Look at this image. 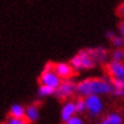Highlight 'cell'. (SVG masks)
<instances>
[{
  "label": "cell",
  "mask_w": 124,
  "mask_h": 124,
  "mask_svg": "<svg viewBox=\"0 0 124 124\" xmlns=\"http://www.w3.org/2000/svg\"><path fill=\"white\" fill-rule=\"evenodd\" d=\"M113 91L114 88L112 86L110 82L99 78H89L80 81L76 84V93L82 98L92 94H97V96L109 94L113 93Z\"/></svg>",
  "instance_id": "6da1fadb"
},
{
  "label": "cell",
  "mask_w": 124,
  "mask_h": 124,
  "mask_svg": "<svg viewBox=\"0 0 124 124\" xmlns=\"http://www.w3.org/2000/svg\"><path fill=\"white\" fill-rule=\"evenodd\" d=\"M62 79L56 74V72L51 70V71H42L39 78V83L43 84V85H48L54 89H58L59 85L62 84Z\"/></svg>",
  "instance_id": "7a4b0ae2"
},
{
  "label": "cell",
  "mask_w": 124,
  "mask_h": 124,
  "mask_svg": "<svg viewBox=\"0 0 124 124\" xmlns=\"http://www.w3.org/2000/svg\"><path fill=\"white\" fill-rule=\"evenodd\" d=\"M85 104L86 110L89 112L91 116H98L104 109V102H102L101 98L97 96V94L85 97Z\"/></svg>",
  "instance_id": "3957f363"
},
{
  "label": "cell",
  "mask_w": 124,
  "mask_h": 124,
  "mask_svg": "<svg viewBox=\"0 0 124 124\" xmlns=\"http://www.w3.org/2000/svg\"><path fill=\"white\" fill-rule=\"evenodd\" d=\"M76 92V84L73 81L70 80H64L59 88L56 90V96L57 98H68L73 96Z\"/></svg>",
  "instance_id": "277c9868"
},
{
  "label": "cell",
  "mask_w": 124,
  "mask_h": 124,
  "mask_svg": "<svg viewBox=\"0 0 124 124\" xmlns=\"http://www.w3.org/2000/svg\"><path fill=\"white\" fill-rule=\"evenodd\" d=\"M54 71L56 72V74L59 76L60 79L68 80L74 75V70L68 63H56L54 66Z\"/></svg>",
  "instance_id": "5b68a950"
},
{
  "label": "cell",
  "mask_w": 124,
  "mask_h": 124,
  "mask_svg": "<svg viewBox=\"0 0 124 124\" xmlns=\"http://www.w3.org/2000/svg\"><path fill=\"white\" fill-rule=\"evenodd\" d=\"M108 73L112 79H118L124 81V64L122 62H110L107 66Z\"/></svg>",
  "instance_id": "8992f818"
},
{
  "label": "cell",
  "mask_w": 124,
  "mask_h": 124,
  "mask_svg": "<svg viewBox=\"0 0 124 124\" xmlns=\"http://www.w3.org/2000/svg\"><path fill=\"white\" fill-rule=\"evenodd\" d=\"M76 114V108H75V101H66L62 108L60 112V118L62 121L66 123L70 118H72L73 116H75Z\"/></svg>",
  "instance_id": "52a82bcc"
},
{
  "label": "cell",
  "mask_w": 124,
  "mask_h": 124,
  "mask_svg": "<svg viewBox=\"0 0 124 124\" xmlns=\"http://www.w3.org/2000/svg\"><path fill=\"white\" fill-rule=\"evenodd\" d=\"M81 59V65H82V70H90L96 65V62L93 58L91 57V55L88 53V50H81L78 53Z\"/></svg>",
  "instance_id": "ba28073f"
},
{
  "label": "cell",
  "mask_w": 124,
  "mask_h": 124,
  "mask_svg": "<svg viewBox=\"0 0 124 124\" xmlns=\"http://www.w3.org/2000/svg\"><path fill=\"white\" fill-rule=\"evenodd\" d=\"M40 117V109L35 104L29 105L25 109V118L30 123H35Z\"/></svg>",
  "instance_id": "9c48e42d"
},
{
  "label": "cell",
  "mask_w": 124,
  "mask_h": 124,
  "mask_svg": "<svg viewBox=\"0 0 124 124\" xmlns=\"http://www.w3.org/2000/svg\"><path fill=\"white\" fill-rule=\"evenodd\" d=\"M88 53L91 55V57L93 58L94 62H105L107 58V51L105 50V48L102 47H97L93 49H88Z\"/></svg>",
  "instance_id": "30bf717a"
},
{
  "label": "cell",
  "mask_w": 124,
  "mask_h": 124,
  "mask_svg": "<svg viewBox=\"0 0 124 124\" xmlns=\"http://www.w3.org/2000/svg\"><path fill=\"white\" fill-rule=\"evenodd\" d=\"M25 107L21 104H14L9 109V116L17 117V118H24L25 117Z\"/></svg>",
  "instance_id": "8fae6325"
},
{
  "label": "cell",
  "mask_w": 124,
  "mask_h": 124,
  "mask_svg": "<svg viewBox=\"0 0 124 124\" xmlns=\"http://www.w3.org/2000/svg\"><path fill=\"white\" fill-rule=\"evenodd\" d=\"M53 94H56V89L50 88L48 85H43V84L39 85L38 96L40 98H46V97H49V96H53Z\"/></svg>",
  "instance_id": "7c38bea8"
},
{
  "label": "cell",
  "mask_w": 124,
  "mask_h": 124,
  "mask_svg": "<svg viewBox=\"0 0 124 124\" xmlns=\"http://www.w3.org/2000/svg\"><path fill=\"white\" fill-rule=\"evenodd\" d=\"M75 108H76V113L82 114L86 110V104H85V98L80 97L75 100Z\"/></svg>",
  "instance_id": "4fadbf2b"
},
{
  "label": "cell",
  "mask_w": 124,
  "mask_h": 124,
  "mask_svg": "<svg viewBox=\"0 0 124 124\" xmlns=\"http://www.w3.org/2000/svg\"><path fill=\"white\" fill-rule=\"evenodd\" d=\"M106 120L108 121L110 124H122L123 123V120H122V116H121L118 113H109L106 117Z\"/></svg>",
  "instance_id": "5bb4252c"
},
{
  "label": "cell",
  "mask_w": 124,
  "mask_h": 124,
  "mask_svg": "<svg viewBox=\"0 0 124 124\" xmlns=\"http://www.w3.org/2000/svg\"><path fill=\"white\" fill-rule=\"evenodd\" d=\"M4 123L5 124H30V122H29L25 117H24V118H17V117L9 116Z\"/></svg>",
  "instance_id": "9a60e30c"
},
{
  "label": "cell",
  "mask_w": 124,
  "mask_h": 124,
  "mask_svg": "<svg viewBox=\"0 0 124 124\" xmlns=\"http://www.w3.org/2000/svg\"><path fill=\"white\" fill-rule=\"evenodd\" d=\"M112 59H113V62H122L124 59V50L116 49L112 55Z\"/></svg>",
  "instance_id": "2e32d148"
},
{
  "label": "cell",
  "mask_w": 124,
  "mask_h": 124,
  "mask_svg": "<svg viewBox=\"0 0 124 124\" xmlns=\"http://www.w3.org/2000/svg\"><path fill=\"white\" fill-rule=\"evenodd\" d=\"M110 84L114 88V90H118V89H124V81L118 79H112L110 80Z\"/></svg>",
  "instance_id": "e0dca14e"
},
{
  "label": "cell",
  "mask_w": 124,
  "mask_h": 124,
  "mask_svg": "<svg viewBox=\"0 0 124 124\" xmlns=\"http://www.w3.org/2000/svg\"><path fill=\"white\" fill-rule=\"evenodd\" d=\"M110 42L113 43L115 47H117V48H120V47H122V46H124V41L123 39H122V37H118V35H115L112 40H110Z\"/></svg>",
  "instance_id": "ac0fdd59"
},
{
  "label": "cell",
  "mask_w": 124,
  "mask_h": 124,
  "mask_svg": "<svg viewBox=\"0 0 124 124\" xmlns=\"http://www.w3.org/2000/svg\"><path fill=\"white\" fill-rule=\"evenodd\" d=\"M65 124H84V122H83V120L80 116H76L75 115V116H73L72 118H70Z\"/></svg>",
  "instance_id": "d6986e66"
},
{
  "label": "cell",
  "mask_w": 124,
  "mask_h": 124,
  "mask_svg": "<svg viewBox=\"0 0 124 124\" xmlns=\"http://www.w3.org/2000/svg\"><path fill=\"white\" fill-rule=\"evenodd\" d=\"M118 31H120V35L122 37V39L124 40V21L120 23V26H118Z\"/></svg>",
  "instance_id": "ffe728a7"
},
{
  "label": "cell",
  "mask_w": 124,
  "mask_h": 124,
  "mask_svg": "<svg viewBox=\"0 0 124 124\" xmlns=\"http://www.w3.org/2000/svg\"><path fill=\"white\" fill-rule=\"evenodd\" d=\"M113 94L116 97H124V89H118V90H114Z\"/></svg>",
  "instance_id": "44dd1931"
},
{
  "label": "cell",
  "mask_w": 124,
  "mask_h": 124,
  "mask_svg": "<svg viewBox=\"0 0 124 124\" xmlns=\"http://www.w3.org/2000/svg\"><path fill=\"white\" fill-rule=\"evenodd\" d=\"M117 14H118V16H121V17H124V4L121 5L120 7H118V9H117Z\"/></svg>",
  "instance_id": "7402d4cb"
},
{
  "label": "cell",
  "mask_w": 124,
  "mask_h": 124,
  "mask_svg": "<svg viewBox=\"0 0 124 124\" xmlns=\"http://www.w3.org/2000/svg\"><path fill=\"white\" fill-rule=\"evenodd\" d=\"M102 123H104V124H110V123L108 122V121L106 120V118H104V120H102Z\"/></svg>",
  "instance_id": "603a6c76"
},
{
  "label": "cell",
  "mask_w": 124,
  "mask_h": 124,
  "mask_svg": "<svg viewBox=\"0 0 124 124\" xmlns=\"http://www.w3.org/2000/svg\"><path fill=\"white\" fill-rule=\"evenodd\" d=\"M97 124H104V123H102V122H101V123H97Z\"/></svg>",
  "instance_id": "cb8c5ba5"
}]
</instances>
